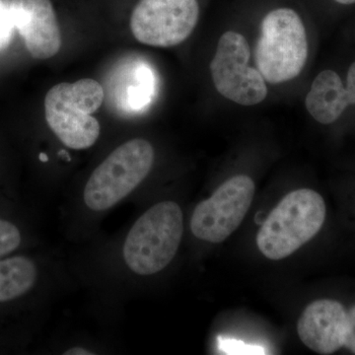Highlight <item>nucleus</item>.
Masks as SVG:
<instances>
[{
    "mask_svg": "<svg viewBox=\"0 0 355 355\" xmlns=\"http://www.w3.org/2000/svg\"><path fill=\"white\" fill-rule=\"evenodd\" d=\"M183 212L178 203L161 202L135 221L123 244V260L132 272L155 275L176 254L183 237Z\"/></svg>",
    "mask_w": 355,
    "mask_h": 355,
    "instance_id": "f257e3e1",
    "label": "nucleus"
},
{
    "mask_svg": "<svg viewBox=\"0 0 355 355\" xmlns=\"http://www.w3.org/2000/svg\"><path fill=\"white\" fill-rule=\"evenodd\" d=\"M326 218V205L317 191H291L270 212L257 236L261 253L270 260L287 258L317 235Z\"/></svg>",
    "mask_w": 355,
    "mask_h": 355,
    "instance_id": "f03ea898",
    "label": "nucleus"
},
{
    "mask_svg": "<svg viewBox=\"0 0 355 355\" xmlns=\"http://www.w3.org/2000/svg\"><path fill=\"white\" fill-rule=\"evenodd\" d=\"M104 98V89L94 79L58 83L44 98L46 123L64 146L76 150L87 149L101 132L92 114L102 106Z\"/></svg>",
    "mask_w": 355,
    "mask_h": 355,
    "instance_id": "7ed1b4c3",
    "label": "nucleus"
},
{
    "mask_svg": "<svg viewBox=\"0 0 355 355\" xmlns=\"http://www.w3.org/2000/svg\"><path fill=\"white\" fill-rule=\"evenodd\" d=\"M308 58L305 26L291 8L270 11L261 22L256 46V64L266 81L272 84L295 78Z\"/></svg>",
    "mask_w": 355,
    "mask_h": 355,
    "instance_id": "20e7f679",
    "label": "nucleus"
},
{
    "mask_svg": "<svg viewBox=\"0 0 355 355\" xmlns=\"http://www.w3.org/2000/svg\"><path fill=\"white\" fill-rule=\"evenodd\" d=\"M153 162L150 142L142 139L128 140L114 149L89 178L84 189V202L94 211L111 209L144 182Z\"/></svg>",
    "mask_w": 355,
    "mask_h": 355,
    "instance_id": "39448f33",
    "label": "nucleus"
},
{
    "mask_svg": "<svg viewBox=\"0 0 355 355\" xmlns=\"http://www.w3.org/2000/svg\"><path fill=\"white\" fill-rule=\"evenodd\" d=\"M251 50L239 33H224L210 64L216 90L226 99L243 105L260 104L268 95L266 80L259 70L250 67Z\"/></svg>",
    "mask_w": 355,
    "mask_h": 355,
    "instance_id": "423d86ee",
    "label": "nucleus"
},
{
    "mask_svg": "<svg viewBox=\"0 0 355 355\" xmlns=\"http://www.w3.org/2000/svg\"><path fill=\"white\" fill-rule=\"evenodd\" d=\"M254 193L253 180L245 175L224 182L209 200L196 207L191 219V232L202 241L223 242L244 220Z\"/></svg>",
    "mask_w": 355,
    "mask_h": 355,
    "instance_id": "0eeeda50",
    "label": "nucleus"
},
{
    "mask_svg": "<svg viewBox=\"0 0 355 355\" xmlns=\"http://www.w3.org/2000/svg\"><path fill=\"white\" fill-rule=\"evenodd\" d=\"M198 16V0H140L132 11L130 30L139 43L169 48L191 36Z\"/></svg>",
    "mask_w": 355,
    "mask_h": 355,
    "instance_id": "6e6552de",
    "label": "nucleus"
},
{
    "mask_svg": "<svg viewBox=\"0 0 355 355\" xmlns=\"http://www.w3.org/2000/svg\"><path fill=\"white\" fill-rule=\"evenodd\" d=\"M14 26L33 58L48 60L62 46V33L51 0H12Z\"/></svg>",
    "mask_w": 355,
    "mask_h": 355,
    "instance_id": "1a4fd4ad",
    "label": "nucleus"
},
{
    "mask_svg": "<svg viewBox=\"0 0 355 355\" xmlns=\"http://www.w3.org/2000/svg\"><path fill=\"white\" fill-rule=\"evenodd\" d=\"M347 328V312L340 302L330 299L314 301L299 318L301 342L316 354H334L343 347Z\"/></svg>",
    "mask_w": 355,
    "mask_h": 355,
    "instance_id": "9d476101",
    "label": "nucleus"
},
{
    "mask_svg": "<svg viewBox=\"0 0 355 355\" xmlns=\"http://www.w3.org/2000/svg\"><path fill=\"white\" fill-rule=\"evenodd\" d=\"M350 104L349 91L333 70L318 74L305 100L306 109L311 116L323 125L338 120Z\"/></svg>",
    "mask_w": 355,
    "mask_h": 355,
    "instance_id": "9b49d317",
    "label": "nucleus"
},
{
    "mask_svg": "<svg viewBox=\"0 0 355 355\" xmlns=\"http://www.w3.org/2000/svg\"><path fill=\"white\" fill-rule=\"evenodd\" d=\"M38 279V268L31 259H0V303L15 300L28 293Z\"/></svg>",
    "mask_w": 355,
    "mask_h": 355,
    "instance_id": "f8f14e48",
    "label": "nucleus"
},
{
    "mask_svg": "<svg viewBox=\"0 0 355 355\" xmlns=\"http://www.w3.org/2000/svg\"><path fill=\"white\" fill-rule=\"evenodd\" d=\"M132 83L125 88V95L127 96L125 103L130 110H141L150 102L153 92L154 80L150 69L146 65H140L133 74Z\"/></svg>",
    "mask_w": 355,
    "mask_h": 355,
    "instance_id": "ddd939ff",
    "label": "nucleus"
},
{
    "mask_svg": "<svg viewBox=\"0 0 355 355\" xmlns=\"http://www.w3.org/2000/svg\"><path fill=\"white\" fill-rule=\"evenodd\" d=\"M22 242L20 229L13 222L0 218V259L9 256Z\"/></svg>",
    "mask_w": 355,
    "mask_h": 355,
    "instance_id": "4468645a",
    "label": "nucleus"
},
{
    "mask_svg": "<svg viewBox=\"0 0 355 355\" xmlns=\"http://www.w3.org/2000/svg\"><path fill=\"white\" fill-rule=\"evenodd\" d=\"M14 26L10 3L0 0V51H3L12 40Z\"/></svg>",
    "mask_w": 355,
    "mask_h": 355,
    "instance_id": "2eb2a0df",
    "label": "nucleus"
},
{
    "mask_svg": "<svg viewBox=\"0 0 355 355\" xmlns=\"http://www.w3.org/2000/svg\"><path fill=\"white\" fill-rule=\"evenodd\" d=\"M343 347L355 354V306L347 312V328Z\"/></svg>",
    "mask_w": 355,
    "mask_h": 355,
    "instance_id": "dca6fc26",
    "label": "nucleus"
},
{
    "mask_svg": "<svg viewBox=\"0 0 355 355\" xmlns=\"http://www.w3.org/2000/svg\"><path fill=\"white\" fill-rule=\"evenodd\" d=\"M347 89L349 91L350 102L355 104V62L350 65L349 73H347Z\"/></svg>",
    "mask_w": 355,
    "mask_h": 355,
    "instance_id": "f3484780",
    "label": "nucleus"
},
{
    "mask_svg": "<svg viewBox=\"0 0 355 355\" xmlns=\"http://www.w3.org/2000/svg\"><path fill=\"white\" fill-rule=\"evenodd\" d=\"M64 354L89 355L93 354V352H90L86 349H83V347H72V349L67 350V352H64Z\"/></svg>",
    "mask_w": 355,
    "mask_h": 355,
    "instance_id": "a211bd4d",
    "label": "nucleus"
},
{
    "mask_svg": "<svg viewBox=\"0 0 355 355\" xmlns=\"http://www.w3.org/2000/svg\"><path fill=\"white\" fill-rule=\"evenodd\" d=\"M335 1L338 2V3L340 4H345V6H347V4L355 3V0H335Z\"/></svg>",
    "mask_w": 355,
    "mask_h": 355,
    "instance_id": "6ab92c4d",
    "label": "nucleus"
}]
</instances>
